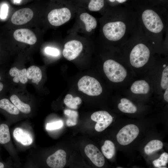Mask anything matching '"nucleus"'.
Wrapping results in <instances>:
<instances>
[{
    "instance_id": "c756f323",
    "label": "nucleus",
    "mask_w": 168,
    "mask_h": 168,
    "mask_svg": "<svg viewBox=\"0 0 168 168\" xmlns=\"http://www.w3.org/2000/svg\"><path fill=\"white\" fill-rule=\"evenodd\" d=\"M63 125V122L61 120L58 121L47 123L46 126V128L47 130H55L61 128Z\"/></svg>"
},
{
    "instance_id": "412c9836",
    "label": "nucleus",
    "mask_w": 168,
    "mask_h": 168,
    "mask_svg": "<svg viewBox=\"0 0 168 168\" xmlns=\"http://www.w3.org/2000/svg\"><path fill=\"white\" fill-rule=\"evenodd\" d=\"M103 154L108 159H111L114 156L115 148L114 144L111 141L106 140L101 147Z\"/></svg>"
},
{
    "instance_id": "39448f33",
    "label": "nucleus",
    "mask_w": 168,
    "mask_h": 168,
    "mask_svg": "<svg viewBox=\"0 0 168 168\" xmlns=\"http://www.w3.org/2000/svg\"><path fill=\"white\" fill-rule=\"evenodd\" d=\"M78 90L92 96H97L102 91L99 82L95 78L88 76L82 77L78 82Z\"/></svg>"
},
{
    "instance_id": "ddd939ff",
    "label": "nucleus",
    "mask_w": 168,
    "mask_h": 168,
    "mask_svg": "<svg viewBox=\"0 0 168 168\" xmlns=\"http://www.w3.org/2000/svg\"><path fill=\"white\" fill-rule=\"evenodd\" d=\"M13 36L16 40L30 45L34 44L37 38L34 33L27 29H19L14 32Z\"/></svg>"
},
{
    "instance_id": "2eb2a0df",
    "label": "nucleus",
    "mask_w": 168,
    "mask_h": 168,
    "mask_svg": "<svg viewBox=\"0 0 168 168\" xmlns=\"http://www.w3.org/2000/svg\"><path fill=\"white\" fill-rule=\"evenodd\" d=\"M131 91L137 94H146L150 90L148 83L144 80H141L134 82L130 88Z\"/></svg>"
},
{
    "instance_id": "e433bc0d",
    "label": "nucleus",
    "mask_w": 168,
    "mask_h": 168,
    "mask_svg": "<svg viewBox=\"0 0 168 168\" xmlns=\"http://www.w3.org/2000/svg\"><path fill=\"white\" fill-rule=\"evenodd\" d=\"M156 168H167L166 166H162V167H156Z\"/></svg>"
},
{
    "instance_id": "2f4dec72",
    "label": "nucleus",
    "mask_w": 168,
    "mask_h": 168,
    "mask_svg": "<svg viewBox=\"0 0 168 168\" xmlns=\"http://www.w3.org/2000/svg\"><path fill=\"white\" fill-rule=\"evenodd\" d=\"M8 6L6 4H3L2 7L0 16L2 19L6 18L7 15Z\"/></svg>"
},
{
    "instance_id": "6ab92c4d",
    "label": "nucleus",
    "mask_w": 168,
    "mask_h": 168,
    "mask_svg": "<svg viewBox=\"0 0 168 168\" xmlns=\"http://www.w3.org/2000/svg\"><path fill=\"white\" fill-rule=\"evenodd\" d=\"M80 18L85 24L87 31L91 32L92 29L96 27L97 23L96 19L89 14L85 12L82 13L80 15Z\"/></svg>"
},
{
    "instance_id": "aec40b11",
    "label": "nucleus",
    "mask_w": 168,
    "mask_h": 168,
    "mask_svg": "<svg viewBox=\"0 0 168 168\" xmlns=\"http://www.w3.org/2000/svg\"><path fill=\"white\" fill-rule=\"evenodd\" d=\"M163 144L160 140L155 139L149 142L144 147V152L147 155H150L154 152L162 149Z\"/></svg>"
},
{
    "instance_id": "9d476101",
    "label": "nucleus",
    "mask_w": 168,
    "mask_h": 168,
    "mask_svg": "<svg viewBox=\"0 0 168 168\" xmlns=\"http://www.w3.org/2000/svg\"><path fill=\"white\" fill-rule=\"evenodd\" d=\"M84 151L86 155L96 166L101 167L104 165V156L96 146L92 144H89L85 147Z\"/></svg>"
},
{
    "instance_id": "0eeeda50",
    "label": "nucleus",
    "mask_w": 168,
    "mask_h": 168,
    "mask_svg": "<svg viewBox=\"0 0 168 168\" xmlns=\"http://www.w3.org/2000/svg\"><path fill=\"white\" fill-rule=\"evenodd\" d=\"M71 16L70 10L67 8L63 7L51 11L48 14V19L52 25L58 26L68 21Z\"/></svg>"
},
{
    "instance_id": "4be33fe9",
    "label": "nucleus",
    "mask_w": 168,
    "mask_h": 168,
    "mask_svg": "<svg viewBox=\"0 0 168 168\" xmlns=\"http://www.w3.org/2000/svg\"><path fill=\"white\" fill-rule=\"evenodd\" d=\"M10 99L12 103L22 112L28 114L30 112L31 108L30 106L22 102L16 95H12Z\"/></svg>"
},
{
    "instance_id": "f8f14e48",
    "label": "nucleus",
    "mask_w": 168,
    "mask_h": 168,
    "mask_svg": "<svg viewBox=\"0 0 168 168\" xmlns=\"http://www.w3.org/2000/svg\"><path fill=\"white\" fill-rule=\"evenodd\" d=\"M33 15V12L30 9L28 8H22L14 13L11 17V21L15 25H23L30 21Z\"/></svg>"
},
{
    "instance_id": "f3484780",
    "label": "nucleus",
    "mask_w": 168,
    "mask_h": 168,
    "mask_svg": "<svg viewBox=\"0 0 168 168\" xmlns=\"http://www.w3.org/2000/svg\"><path fill=\"white\" fill-rule=\"evenodd\" d=\"M118 107L120 111L126 113H134L137 110L136 106L130 100L126 98L121 99Z\"/></svg>"
},
{
    "instance_id": "bb28decb",
    "label": "nucleus",
    "mask_w": 168,
    "mask_h": 168,
    "mask_svg": "<svg viewBox=\"0 0 168 168\" xmlns=\"http://www.w3.org/2000/svg\"><path fill=\"white\" fill-rule=\"evenodd\" d=\"M168 162V154L163 153L160 157L153 161L152 164L156 167L165 166Z\"/></svg>"
},
{
    "instance_id": "72a5a7b5",
    "label": "nucleus",
    "mask_w": 168,
    "mask_h": 168,
    "mask_svg": "<svg viewBox=\"0 0 168 168\" xmlns=\"http://www.w3.org/2000/svg\"><path fill=\"white\" fill-rule=\"evenodd\" d=\"M3 84L2 83L0 82V91L2 90L3 88Z\"/></svg>"
},
{
    "instance_id": "dca6fc26",
    "label": "nucleus",
    "mask_w": 168,
    "mask_h": 168,
    "mask_svg": "<svg viewBox=\"0 0 168 168\" xmlns=\"http://www.w3.org/2000/svg\"><path fill=\"white\" fill-rule=\"evenodd\" d=\"M10 75L13 77V81L16 83L20 82L22 84H25L28 81L27 76V70L26 68L19 70L16 67L12 68L9 71Z\"/></svg>"
},
{
    "instance_id": "7ed1b4c3",
    "label": "nucleus",
    "mask_w": 168,
    "mask_h": 168,
    "mask_svg": "<svg viewBox=\"0 0 168 168\" xmlns=\"http://www.w3.org/2000/svg\"><path fill=\"white\" fill-rule=\"evenodd\" d=\"M140 13V18L146 33L145 35L147 34L149 35L147 39L148 40L150 37L152 36L151 44L154 36H162L165 27V22L162 16L155 9L146 8Z\"/></svg>"
},
{
    "instance_id": "6e6552de",
    "label": "nucleus",
    "mask_w": 168,
    "mask_h": 168,
    "mask_svg": "<svg viewBox=\"0 0 168 168\" xmlns=\"http://www.w3.org/2000/svg\"><path fill=\"white\" fill-rule=\"evenodd\" d=\"M91 119L96 122L95 129L97 132L103 131L112 123L113 118L108 112L99 111L95 112L91 116Z\"/></svg>"
},
{
    "instance_id": "cd10ccee",
    "label": "nucleus",
    "mask_w": 168,
    "mask_h": 168,
    "mask_svg": "<svg viewBox=\"0 0 168 168\" xmlns=\"http://www.w3.org/2000/svg\"><path fill=\"white\" fill-rule=\"evenodd\" d=\"M104 1L103 0H91L88 4V8L91 11H98L104 6Z\"/></svg>"
},
{
    "instance_id": "c9c22d12",
    "label": "nucleus",
    "mask_w": 168,
    "mask_h": 168,
    "mask_svg": "<svg viewBox=\"0 0 168 168\" xmlns=\"http://www.w3.org/2000/svg\"><path fill=\"white\" fill-rule=\"evenodd\" d=\"M21 1V0H14V2H16L19 3Z\"/></svg>"
},
{
    "instance_id": "20e7f679",
    "label": "nucleus",
    "mask_w": 168,
    "mask_h": 168,
    "mask_svg": "<svg viewBox=\"0 0 168 168\" xmlns=\"http://www.w3.org/2000/svg\"><path fill=\"white\" fill-rule=\"evenodd\" d=\"M103 69L108 79L114 82H122L127 75V72L125 67L119 63L112 59H109L105 62Z\"/></svg>"
},
{
    "instance_id": "f03ea898",
    "label": "nucleus",
    "mask_w": 168,
    "mask_h": 168,
    "mask_svg": "<svg viewBox=\"0 0 168 168\" xmlns=\"http://www.w3.org/2000/svg\"><path fill=\"white\" fill-rule=\"evenodd\" d=\"M126 11L120 10L119 17L117 20L107 22L103 26V34L109 40L119 42V44H123V45L129 38L127 36L136 28L134 16L133 17V15Z\"/></svg>"
},
{
    "instance_id": "5701e85b",
    "label": "nucleus",
    "mask_w": 168,
    "mask_h": 168,
    "mask_svg": "<svg viewBox=\"0 0 168 168\" xmlns=\"http://www.w3.org/2000/svg\"><path fill=\"white\" fill-rule=\"evenodd\" d=\"M0 108L12 114L17 115L20 112L16 106L7 99H3L0 100Z\"/></svg>"
},
{
    "instance_id": "393cba45",
    "label": "nucleus",
    "mask_w": 168,
    "mask_h": 168,
    "mask_svg": "<svg viewBox=\"0 0 168 168\" xmlns=\"http://www.w3.org/2000/svg\"><path fill=\"white\" fill-rule=\"evenodd\" d=\"M64 113L67 117L66 121V125L69 127L76 125L77 122L78 114L76 111L66 109L64 110Z\"/></svg>"
},
{
    "instance_id": "473e14b6",
    "label": "nucleus",
    "mask_w": 168,
    "mask_h": 168,
    "mask_svg": "<svg viewBox=\"0 0 168 168\" xmlns=\"http://www.w3.org/2000/svg\"><path fill=\"white\" fill-rule=\"evenodd\" d=\"M164 99L165 101L168 102V88L165 90V92L163 95Z\"/></svg>"
},
{
    "instance_id": "1a4fd4ad",
    "label": "nucleus",
    "mask_w": 168,
    "mask_h": 168,
    "mask_svg": "<svg viewBox=\"0 0 168 168\" xmlns=\"http://www.w3.org/2000/svg\"><path fill=\"white\" fill-rule=\"evenodd\" d=\"M83 49V45L79 41L73 40L67 42L63 51L64 57L68 60L75 59L80 54Z\"/></svg>"
},
{
    "instance_id": "f704fd0d",
    "label": "nucleus",
    "mask_w": 168,
    "mask_h": 168,
    "mask_svg": "<svg viewBox=\"0 0 168 168\" xmlns=\"http://www.w3.org/2000/svg\"><path fill=\"white\" fill-rule=\"evenodd\" d=\"M4 164L1 162H0V168H4Z\"/></svg>"
},
{
    "instance_id": "c85d7f7f",
    "label": "nucleus",
    "mask_w": 168,
    "mask_h": 168,
    "mask_svg": "<svg viewBox=\"0 0 168 168\" xmlns=\"http://www.w3.org/2000/svg\"><path fill=\"white\" fill-rule=\"evenodd\" d=\"M161 86L163 90L168 88V66L165 65L161 74Z\"/></svg>"
},
{
    "instance_id": "b1692460",
    "label": "nucleus",
    "mask_w": 168,
    "mask_h": 168,
    "mask_svg": "<svg viewBox=\"0 0 168 168\" xmlns=\"http://www.w3.org/2000/svg\"><path fill=\"white\" fill-rule=\"evenodd\" d=\"M82 102V100L79 97H73L70 94L67 95L64 99V103L68 107L73 109H77L78 105Z\"/></svg>"
},
{
    "instance_id": "a878e982",
    "label": "nucleus",
    "mask_w": 168,
    "mask_h": 168,
    "mask_svg": "<svg viewBox=\"0 0 168 168\" xmlns=\"http://www.w3.org/2000/svg\"><path fill=\"white\" fill-rule=\"evenodd\" d=\"M10 140V135L8 126L5 124L0 125V143L4 144Z\"/></svg>"
},
{
    "instance_id": "a211bd4d",
    "label": "nucleus",
    "mask_w": 168,
    "mask_h": 168,
    "mask_svg": "<svg viewBox=\"0 0 168 168\" xmlns=\"http://www.w3.org/2000/svg\"><path fill=\"white\" fill-rule=\"evenodd\" d=\"M27 76L29 79H32V82L38 84L42 77V72L40 68L35 66H32L27 70Z\"/></svg>"
},
{
    "instance_id": "7c9ffc66",
    "label": "nucleus",
    "mask_w": 168,
    "mask_h": 168,
    "mask_svg": "<svg viewBox=\"0 0 168 168\" xmlns=\"http://www.w3.org/2000/svg\"><path fill=\"white\" fill-rule=\"evenodd\" d=\"M45 51L47 54L54 56H57L59 54V51L58 49L49 47H46Z\"/></svg>"
},
{
    "instance_id": "4c0bfd02",
    "label": "nucleus",
    "mask_w": 168,
    "mask_h": 168,
    "mask_svg": "<svg viewBox=\"0 0 168 168\" xmlns=\"http://www.w3.org/2000/svg\"><path fill=\"white\" fill-rule=\"evenodd\" d=\"M117 168H123L121 167H118Z\"/></svg>"
},
{
    "instance_id": "4468645a",
    "label": "nucleus",
    "mask_w": 168,
    "mask_h": 168,
    "mask_svg": "<svg viewBox=\"0 0 168 168\" xmlns=\"http://www.w3.org/2000/svg\"><path fill=\"white\" fill-rule=\"evenodd\" d=\"M13 136L17 141L24 145H30L33 142L31 134L28 131L22 128H16L13 131Z\"/></svg>"
},
{
    "instance_id": "58836bf2",
    "label": "nucleus",
    "mask_w": 168,
    "mask_h": 168,
    "mask_svg": "<svg viewBox=\"0 0 168 168\" xmlns=\"http://www.w3.org/2000/svg\"><path fill=\"white\" fill-rule=\"evenodd\" d=\"M1 79V77H0V80Z\"/></svg>"
},
{
    "instance_id": "f257e3e1",
    "label": "nucleus",
    "mask_w": 168,
    "mask_h": 168,
    "mask_svg": "<svg viewBox=\"0 0 168 168\" xmlns=\"http://www.w3.org/2000/svg\"><path fill=\"white\" fill-rule=\"evenodd\" d=\"M143 34L136 28L123 45L122 49L128 52L131 65L135 68H140L146 64L154 49Z\"/></svg>"
},
{
    "instance_id": "9b49d317",
    "label": "nucleus",
    "mask_w": 168,
    "mask_h": 168,
    "mask_svg": "<svg viewBox=\"0 0 168 168\" xmlns=\"http://www.w3.org/2000/svg\"><path fill=\"white\" fill-rule=\"evenodd\" d=\"M66 157L65 152L59 149L48 157L46 163L51 168H63L66 163Z\"/></svg>"
},
{
    "instance_id": "423d86ee",
    "label": "nucleus",
    "mask_w": 168,
    "mask_h": 168,
    "mask_svg": "<svg viewBox=\"0 0 168 168\" xmlns=\"http://www.w3.org/2000/svg\"><path fill=\"white\" fill-rule=\"evenodd\" d=\"M139 132L138 128L135 125L133 124H127L119 131L116 135L117 140L121 145H128L136 138Z\"/></svg>"
}]
</instances>
